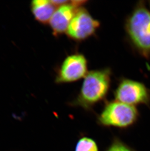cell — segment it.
Returning <instances> with one entry per match:
<instances>
[{
    "label": "cell",
    "mask_w": 150,
    "mask_h": 151,
    "mask_svg": "<svg viewBox=\"0 0 150 151\" xmlns=\"http://www.w3.org/2000/svg\"><path fill=\"white\" fill-rule=\"evenodd\" d=\"M111 71L109 68L88 72L85 76L76 102L89 106L102 100L109 91Z\"/></svg>",
    "instance_id": "obj_2"
},
{
    "label": "cell",
    "mask_w": 150,
    "mask_h": 151,
    "mask_svg": "<svg viewBox=\"0 0 150 151\" xmlns=\"http://www.w3.org/2000/svg\"><path fill=\"white\" fill-rule=\"evenodd\" d=\"M115 96L116 101L132 106L147 103L150 98L149 90L144 84L130 79L120 82Z\"/></svg>",
    "instance_id": "obj_5"
},
{
    "label": "cell",
    "mask_w": 150,
    "mask_h": 151,
    "mask_svg": "<svg viewBox=\"0 0 150 151\" xmlns=\"http://www.w3.org/2000/svg\"><path fill=\"white\" fill-rule=\"evenodd\" d=\"M137 116L135 106L116 101L106 106L99 121L104 125L125 127L133 124Z\"/></svg>",
    "instance_id": "obj_3"
},
{
    "label": "cell",
    "mask_w": 150,
    "mask_h": 151,
    "mask_svg": "<svg viewBox=\"0 0 150 151\" xmlns=\"http://www.w3.org/2000/svg\"><path fill=\"white\" fill-rule=\"evenodd\" d=\"M56 7L51 1L36 0L31 4L33 14L37 21L43 24L50 21L56 10Z\"/></svg>",
    "instance_id": "obj_8"
},
{
    "label": "cell",
    "mask_w": 150,
    "mask_h": 151,
    "mask_svg": "<svg viewBox=\"0 0 150 151\" xmlns=\"http://www.w3.org/2000/svg\"><path fill=\"white\" fill-rule=\"evenodd\" d=\"M126 32L135 49L150 58V12L142 2L137 4L126 21Z\"/></svg>",
    "instance_id": "obj_1"
},
{
    "label": "cell",
    "mask_w": 150,
    "mask_h": 151,
    "mask_svg": "<svg viewBox=\"0 0 150 151\" xmlns=\"http://www.w3.org/2000/svg\"><path fill=\"white\" fill-rule=\"evenodd\" d=\"M77 9L71 3L56 9L49 21L50 25L55 35L66 32Z\"/></svg>",
    "instance_id": "obj_7"
},
{
    "label": "cell",
    "mask_w": 150,
    "mask_h": 151,
    "mask_svg": "<svg viewBox=\"0 0 150 151\" xmlns=\"http://www.w3.org/2000/svg\"><path fill=\"white\" fill-rule=\"evenodd\" d=\"M100 23L91 15L84 7L78 8L67 29V35L70 38L82 41L95 34Z\"/></svg>",
    "instance_id": "obj_4"
},
{
    "label": "cell",
    "mask_w": 150,
    "mask_h": 151,
    "mask_svg": "<svg viewBox=\"0 0 150 151\" xmlns=\"http://www.w3.org/2000/svg\"><path fill=\"white\" fill-rule=\"evenodd\" d=\"M108 151H131L126 146L120 143L113 144Z\"/></svg>",
    "instance_id": "obj_10"
},
{
    "label": "cell",
    "mask_w": 150,
    "mask_h": 151,
    "mask_svg": "<svg viewBox=\"0 0 150 151\" xmlns=\"http://www.w3.org/2000/svg\"><path fill=\"white\" fill-rule=\"evenodd\" d=\"M87 61L84 56L74 54L68 56L61 65L56 81L58 83L76 81L87 74Z\"/></svg>",
    "instance_id": "obj_6"
},
{
    "label": "cell",
    "mask_w": 150,
    "mask_h": 151,
    "mask_svg": "<svg viewBox=\"0 0 150 151\" xmlns=\"http://www.w3.org/2000/svg\"><path fill=\"white\" fill-rule=\"evenodd\" d=\"M76 151H98V149L95 141L90 138L84 137L78 142Z\"/></svg>",
    "instance_id": "obj_9"
}]
</instances>
